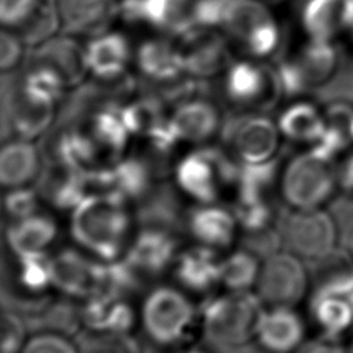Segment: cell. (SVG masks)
Listing matches in <instances>:
<instances>
[{"label": "cell", "mask_w": 353, "mask_h": 353, "mask_svg": "<svg viewBox=\"0 0 353 353\" xmlns=\"http://www.w3.org/2000/svg\"><path fill=\"white\" fill-rule=\"evenodd\" d=\"M222 142L240 164H258L277 157L280 130L265 114L240 113L225 119Z\"/></svg>", "instance_id": "8"}, {"label": "cell", "mask_w": 353, "mask_h": 353, "mask_svg": "<svg viewBox=\"0 0 353 353\" xmlns=\"http://www.w3.org/2000/svg\"><path fill=\"white\" fill-rule=\"evenodd\" d=\"M350 254L353 255V233H352V237H350Z\"/></svg>", "instance_id": "54"}, {"label": "cell", "mask_w": 353, "mask_h": 353, "mask_svg": "<svg viewBox=\"0 0 353 353\" xmlns=\"http://www.w3.org/2000/svg\"><path fill=\"white\" fill-rule=\"evenodd\" d=\"M309 283L310 277L301 258L280 250L263 259L255 288L263 305L294 307L306 295Z\"/></svg>", "instance_id": "11"}, {"label": "cell", "mask_w": 353, "mask_h": 353, "mask_svg": "<svg viewBox=\"0 0 353 353\" xmlns=\"http://www.w3.org/2000/svg\"><path fill=\"white\" fill-rule=\"evenodd\" d=\"M277 125L287 139L313 146L324 132V109L312 102H296L280 114Z\"/></svg>", "instance_id": "36"}, {"label": "cell", "mask_w": 353, "mask_h": 353, "mask_svg": "<svg viewBox=\"0 0 353 353\" xmlns=\"http://www.w3.org/2000/svg\"><path fill=\"white\" fill-rule=\"evenodd\" d=\"M338 185L334 160L312 148L290 160L280 179L281 196L294 210L321 208Z\"/></svg>", "instance_id": "3"}, {"label": "cell", "mask_w": 353, "mask_h": 353, "mask_svg": "<svg viewBox=\"0 0 353 353\" xmlns=\"http://www.w3.org/2000/svg\"><path fill=\"white\" fill-rule=\"evenodd\" d=\"M63 32L99 36L105 33L120 4L116 0H55Z\"/></svg>", "instance_id": "24"}, {"label": "cell", "mask_w": 353, "mask_h": 353, "mask_svg": "<svg viewBox=\"0 0 353 353\" xmlns=\"http://www.w3.org/2000/svg\"><path fill=\"white\" fill-rule=\"evenodd\" d=\"M221 26L230 39L255 57L274 52L280 43V30L273 15L258 0H229Z\"/></svg>", "instance_id": "10"}, {"label": "cell", "mask_w": 353, "mask_h": 353, "mask_svg": "<svg viewBox=\"0 0 353 353\" xmlns=\"http://www.w3.org/2000/svg\"><path fill=\"white\" fill-rule=\"evenodd\" d=\"M188 211L183 210L178 193L167 182L156 183L150 192L138 201L135 221L139 228L163 229L179 234L186 230Z\"/></svg>", "instance_id": "21"}, {"label": "cell", "mask_w": 353, "mask_h": 353, "mask_svg": "<svg viewBox=\"0 0 353 353\" xmlns=\"http://www.w3.org/2000/svg\"><path fill=\"white\" fill-rule=\"evenodd\" d=\"M353 0H306L301 8V25L307 39L334 43L350 32Z\"/></svg>", "instance_id": "19"}, {"label": "cell", "mask_w": 353, "mask_h": 353, "mask_svg": "<svg viewBox=\"0 0 353 353\" xmlns=\"http://www.w3.org/2000/svg\"><path fill=\"white\" fill-rule=\"evenodd\" d=\"M305 323L291 306L262 310L254 339L265 353H295L305 339Z\"/></svg>", "instance_id": "16"}, {"label": "cell", "mask_w": 353, "mask_h": 353, "mask_svg": "<svg viewBox=\"0 0 353 353\" xmlns=\"http://www.w3.org/2000/svg\"><path fill=\"white\" fill-rule=\"evenodd\" d=\"M137 65L141 73L152 83L172 81L186 73L181 50L160 39L146 40L139 46Z\"/></svg>", "instance_id": "29"}, {"label": "cell", "mask_w": 353, "mask_h": 353, "mask_svg": "<svg viewBox=\"0 0 353 353\" xmlns=\"http://www.w3.org/2000/svg\"><path fill=\"white\" fill-rule=\"evenodd\" d=\"M21 353H79V347L68 335L40 331L26 339Z\"/></svg>", "instance_id": "44"}, {"label": "cell", "mask_w": 353, "mask_h": 353, "mask_svg": "<svg viewBox=\"0 0 353 353\" xmlns=\"http://www.w3.org/2000/svg\"><path fill=\"white\" fill-rule=\"evenodd\" d=\"M157 174L145 156H130L110 165L112 193L139 201L156 185Z\"/></svg>", "instance_id": "31"}, {"label": "cell", "mask_w": 353, "mask_h": 353, "mask_svg": "<svg viewBox=\"0 0 353 353\" xmlns=\"http://www.w3.org/2000/svg\"><path fill=\"white\" fill-rule=\"evenodd\" d=\"M29 332L51 331L68 336H76L81 330L80 305L74 298L61 295L50 298V301L34 314L23 319Z\"/></svg>", "instance_id": "34"}, {"label": "cell", "mask_w": 353, "mask_h": 353, "mask_svg": "<svg viewBox=\"0 0 353 353\" xmlns=\"http://www.w3.org/2000/svg\"><path fill=\"white\" fill-rule=\"evenodd\" d=\"M279 228L288 251L299 258L317 262L335 250L336 225L321 208L280 214Z\"/></svg>", "instance_id": "9"}, {"label": "cell", "mask_w": 353, "mask_h": 353, "mask_svg": "<svg viewBox=\"0 0 353 353\" xmlns=\"http://www.w3.org/2000/svg\"><path fill=\"white\" fill-rule=\"evenodd\" d=\"M176 353H214L211 349H201V347H189L185 350H179Z\"/></svg>", "instance_id": "53"}, {"label": "cell", "mask_w": 353, "mask_h": 353, "mask_svg": "<svg viewBox=\"0 0 353 353\" xmlns=\"http://www.w3.org/2000/svg\"><path fill=\"white\" fill-rule=\"evenodd\" d=\"M261 259L245 248L232 251L221 262V284L228 291H251L256 285Z\"/></svg>", "instance_id": "40"}, {"label": "cell", "mask_w": 353, "mask_h": 353, "mask_svg": "<svg viewBox=\"0 0 353 353\" xmlns=\"http://www.w3.org/2000/svg\"><path fill=\"white\" fill-rule=\"evenodd\" d=\"M221 262L218 250L197 244L178 254L172 272L176 283L194 294H208L221 284Z\"/></svg>", "instance_id": "22"}, {"label": "cell", "mask_w": 353, "mask_h": 353, "mask_svg": "<svg viewBox=\"0 0 353 353\" xmlns=\"http://www.w3.org/2000/svg\"><path fill=\"white\" fill-rule=\"evenodd\" d=\"M214 352V350H212ZM214 353H265L256 343L252 345L251 342L244 343L241 346L236 347H229V349H222V350H215Z\"/></svg>", "instance_id": "52"}, {"label": "cell", "mask_w": 353, "mask_h": 353, "mask_svg": "<svg viewBox=\"0 0 353 353\" xmlns=\"http://www.w3.org/2000/svg\"><path fill=\"white\" fill-rule=\"evenodd\" d=\"M263 302L251 291H228L208 295L199 306L203 339L211 350H222L251 342Z\"/></svg>", "instance_id": "2"}, {"label": "cell", "mask_w": 353, "mask_h": 353, "mask_svg": "<svg viewBox=\"0 0 353 353\" xmlns=\"http://www.w3.org/2000/svg\"><path fill=\"white\" fill-rule=\"evenodd\" d=\"M0 105L3 141L12 135L30 141L43 135L55 119V103L28 91L15 72H3Z\"/></svg>", "instance_id": "5"}, {"label": "cell", "mask_w": 353, "mask_h": 353, "mask_svg": "<svg viewBox=\"0 0 353 353\" xmlns=\"http://www.w3.org/2000/svg\"><path fill=\"white\" fill-rule=\"evenodd\" d=\"M237 228L233 210L215 203L197 204L188 210L186 232L201 245L218 251L228 248L236 239Z\"/></svg>", "instance_id": "20"}, {"label": "cell", "mask_w": 353, "mask_h": 353, "mask_svg": "<svg viewBox=\"0 0 353 353\" xmlns=\"http://www.w3.org/2000/svg\"><path fill=\"white\" fill-rule=\"evenodd\" d=\"M88 70L98 79L123 76L131 58L127 39L120 33H102L95 36L87 47Z\"/></svg>", "instance_id": "28"}, {"label": "cell", "mask_w": 353, "mask_h": 353, "mask_svg": "<svg viewBox=\"0 0 353 353\" xmlns=\"http://www.w3.org/2000/svg\"><path fill=\"white\" fill-rule=\"evenodd\" d=\"M284 244L279 228V221L274 226L255 233H244L241 237V247L256 255L259 259H266L280 251Z\"/></svg>", "instance_id": "45"}, {"label": "cell", "mask_w": 353, "mask_h": 353, "mask_svg": "<svg viewBox=\"0 0 353 353\" xmlns=\"http://www.w3.org/2000/svg\"><path fill=\"white\" fill-rule=\"evenodd\" d=\"M223 90L233 103L259 110L272 109L284 95L276 69L247 61L228 68Z\"/></svg>", "instance_id": "12"}, {"label": "cell", "mask_w": 353, "mask_h": 353, "mask_svg": "<svg viewBox=\"0 0 353 353\" xmlns=\"http://www.w3.org/2000/svg\"><path fill=\"white\" fill-rule=\"evenodd\" d=\"M69 228L81 250L98 259L112 261L123 256L128 248L132 216L121 196L94 193L72 210Z\"/></svg>", "instance_id": "1"}, {"label": "cell", "mask_w": 353, "mask_h": 353, "mask_svg": "<svg viewBox=\"0 0 353 353\" xmlns=\"http://www.w3.org/2000/svg\"><path fill=\"white\" fill-rule=\"evenodd\" d=\"M194 3L196 0H123L119 12L130 22L148 23L182 37L196 29Z\"/></svg>", "instance_id": "13"}, {"label": "cell", "mask_w": 353, "mask_h": 353, "mask_svg": "<svg viewBox=\"0 0 353 353\" xmlns=\"http://www.w3.org/2000/svg\"><path fill=\"white\" fill-rule=\"evenodd\" d=\"M15 273L11 279L15 285L3 283L1 295L10 296H41L52 285L51 256L46 254H34L15 258Z\"/></svg>", "instance_id": "35"}, {"label": "cell", "mask_w": 353, "mask_h": 353, "mask_svg": "<svg viewBox=\"0 0 353 353\" xmlns=\"http://www.w3.org/2000/svg\"><path fill=\"white\" fill-rule=\"evenodd\" d=\"M57 233L55 221L50 215L36 212L30 216L11 221L6 229V243L15 258L46 254Z\"/></svg>", "instance_id": "27"}, {"label": "cell", "mask_w": 353, "mask_h": 353, "mask_svg": "<svg viewBox=\"0 0 353 353\" xmlns=\"http://www.w3.org/2000/svg\"><path fill=\"white\" fill-rule=\"evenodd\" d=\"M50 256L52 287L62 295L85 299L95 294L98 258H88L76 248H62Z\"/></svg>", "instance_id": "17"}, {"label": "cell", "mask_w": 353, "mask_h": 353, "mask_svg": "<svg viewBox=\"0 0 353 353\" xmlns=\"http://www.w3.org/2000/svg\"><path fill=\"white\" fill-rule=\"evenodd\" d=\"M349 33L353 36V19H352V26H350V32Z\"/></svg>", "instance_id": "56"}, {"label": "cell", "mask_w": 353, "mask_h": 353, "mask_svg": "<svg viewBox=\"0 0 353 353\" xmlns=\"http://www.w3.org/2000/svg\"><path fill=\"white\" fill-rule=\"evenodd\" d=\"M170 125L178 141L189 142H203L222 127L216 106L205 97L178 103L170 116Z\"/></svg>", "instance_id": "25"}, {"label": "cell", "mask_w": 353, "mask_h": 353, "mask_svg": "<svg viewBox=\"0 0 353 353\" xmlns=\"http://www.w3.org/2000/svg\"><path fill=\"white\" fill-rule=\"evenodd\" d=\"M25 43L17 33L3 30L0 36V65L3 72H12V69L22 61Z\"/></svg>", "instance_id": "49"}, {"label": "cell", "mask_w": 353, "mask_h": 353, "mask_svg": "<svg viewBox=\"0 0 353 353\" xmlns=\"http://www.w3.org/2000/svg\"><path fill=\"white\" fill-rule=\"evenodd\" d=\"M338 61L334 43L307 39L276 66L284 95H303L325 85L334 77Z\"/></svg>", "instance_id": "7"}, {"label": "cell", "mask_w": 353, "mask_h": 353, "mask_svg": "<svg viewBox=\"0 0 353 353\" xmlns=\"http://www.w3.org/2000/svg\"><path fill=\"white\" fill-rule=\"evenodd\" d=\"M347 299H349V302H350V303H352V306H353V292L347 296Z\"/></svg>", "instance_id": "55"}, {"label": "cell", "mask_w": 353, "mask_h": 353, "mask_svg": "<svg viewBox=\"0 0 353 353\" xmlns=\"http://www.w3.org/2000/svg\"><path fill=\"white\" fill-rule=\"evenodd\" d=\"M61 19L55 0H40L30 17L17 28V34L29 47H37L61 29Z\"/></svg>", "instance_id": "41"}, {"label": "cell", "mask_w": 353, "mask_h": 353, "mask_svg": "<svg viewBox=\"0 0 353 353\" xmlns=\"http://www.w3.org/2000/svg\"><path fill=\"white\" fill-rule=\"evenodd\" d=\"M39 148L26 139L6 143L0 154V179L6 188H21L37 178L40 172Z\"/></svg>", "instance_id": "30"}, {"label": "cell", "mask_w": 353, "mask_h": 353, "mask_svg": "<svg viewBox=\"0 0 353 353\" xmlns=\"http://www.w3.org/2000/svg\"><path fill=\"white\" fill-rule=\"evenodd\" d=\"M120 108L121 106H112L102 109L87 121L77 124L88 132L101 156L106 157L112 163L119 160L127 145L130 134L121 119Z\"/></svg>", "instance_id": "32"}, {"label": "cell", "mask_w": 353, "mask_h": 353, "mask_svg": "<svg viewBox=\"0 0 353 353\" xmlns=\"http://www.w3.org/2000/svg\"><path fill=\"white\" fill-rule=\"evenodd\" d=\"M199 316V309L172 285H156L143 298L141 324L156 346H174L183 341Z\"/></svg>", "instance_id": "4"}, {"label": "cell", "mask_w": 353, "mask_h": 353, "mask_svg": "<svg viewBox=\"0 0 353 353\" xmlns=\"http://www.w3.org/2000/svg\"><path fill=\"white\" fill-rule=\"evenodd\" d=\"M324 132L320 141L310 146L325 157L335 159L345 150L353 149V105L335 101L324 109Z\"/></svg>", "instance_id": "33"}, {"label": "cell", "mask_w": 353, "mask_h": 353, "mask_svg": "<svg viewBox=\"0 0 353 353\" xmlns=\"http://www.w3.org/2000/svg\"><path fill=\"white\" fill-rule=\"evenodd\" d=\"M182 39L183 47L181 52L185 72L190 76L199 80L207 79L232 65L226 41L219 34L197 28L182 36Z\"/></svg>", "instance_id": "18"}, {"label": "cell", "mask_w": 353, "mask_h": 353, "mask_svg": "<svg viewBox=\"0 0 353 353\" xmlns=\"http://www.w3.org/2000/svg\"><path fill=\"white\" fill-rule=\"evenodd\" d=\"M40 0H0V19L4 26L18 28L34 11Z\"/></svg>", "instance_id": "48"}, {"label": "cell", "mask_w": 353, "mask_h": 353, "mask_svg": "<svg viewBox=\"0 0 353 353\" xmlns=\"http://www.w3.org/2000/svg\"><path fill=\"white\" fill-rule=\"evenodd\" d=\"M39 193L36 189L21 186L12 188L4 197V210L11 221L30 216L39 208Z\"/></svg>", "instance_id": "47"}, {"label": "cell", "mask_w": 353, "mask_h": 353, "mask_svg": "<svg viewBox=\"0 0 353 353\" xmlns=\"http://www.w3.org/2000/svg\"><path fill=\"white\" fill-rule=\"evenodd\" d=\"M29 330L25 320L15 312L3 309L1 316V353H21Z\"/></svg>", "instance_id": "46"}, {"label": "cell", "mask_w": 353, "mask_h": 353, "mask_svg": "<svg viewBox=\"0 0 353 353\" xmlns=\"http://www.w3.org/2000/svg\"><path fill=\"white\" fill-rule=\"evenodd\" d=\"M28 62L41 63L55 70L66 85H80L88 70L85 48L76 40L61 36L52 37L33 48Z\"/></svg>", "instance_id": "23"}, {"label": "cell", "mask_w": 353, "mask_h": 353, "mask_svg": "<svg viewBox=\"0 0 353 353\" xmlns=\"http://www.w3.org/2000/svg\"><path fill=\"white\" fill-rule=\"evenodd\" d=\"M339 186L346 192L353 193V149L345 159L339 170Z\"/></svg>", "instance_id": "51"}, {"label": "cell", "mask_w": 353, "mask_h": 353, "mask_svg": "<svg viewBox=\"0 0 353 353\" xmlns=\"http://www.w3.org/2000/svg\"><path fill=\"white\" fill-rule=\"evenodd\" d=\"M74 342L79 353H148L131 334L81 330L74 336Z\"/></svg>", "instance_id": "42"}, {"label": "cell", "mask_w": 353, "mask_h": 353, "mask_svg": "<svg viewBox=\"0 0 353 353\" xmlns=\"http://www.w3.org/2000/svg\"><path fill=\"white\" fill-rule=\"evenodd\" d=\"M83 330L97 332L130 334L135 312L124 298L92 295L80 303Z\"/></svg>", "instance_id": "26"}, {"label": "cell", "mask_w": 353, "mask_h": 353, "mask_svg": "<svg viewBox=\"0 0 353 353\" xmlns=\"http://www.w3.org/2000/svg\"><path fill=\"white\" fill-rule=\"evenodd\" d=\"M310 313L327 338H335L353 325V306L346 296L313 294Z\"/></svg>", "instance_id": "38"}, {"label": "cell", "mask_w": 353, "mask_h": 353, "mask_svg": "<svg viewBox=\"0 0 353 353\" xmlns=\"http://www.w3.org/2000/svg\"><path fill=\"white\" fill-rule=\"evenodd\" d=\"M313 294L349 296L353 292V255L334 250L316 262Z\"/></svg>", "instance_id": "37"}, {"label": "cell", "mask_w": 353, "mask_h": 353, "mask_svg": "<svg viewBox=\"0 0 353 353\" xmlns=\"http://www.w3.org/2000/svg\"><path fill=\"white\" fill-rule=\"evenodd\" d=\"M40 199L57 210H73L90 194L87 170L70 163L43 164L36 178V188Z\"/></svg>", "instance_id": "15"}, {"label": "cell", "mask_w": 353, "mask_h": 353, "mask_svg": "<svg viewBox=\"0 0 353 353\" xmlns=\"http://www.w3.org/2000/svg\"><path fill=\"white\" fill-rule=\"evenodd\" d=\"M295 353H345L343 349L331 341L327 339H316L303 343Z\"/></svg>", "instance_id": "50"}, {"label": "cell", "mask_w": 353, "mask_h": 353, "mask_svg": "<svg viewBox=\"0 0 353 353\" xmlns=\"http://www.w3.org/2000/svg\"><path fill=\"white\" fill-rule=\"evenodd\" d=\"M239 170L240 163L230 153L221 148H201L176 164V186L199 204H212L222 188H236Z\"/></svg>", "instance_id": "6"}, {"label": "cell", "mask_w": 353, "mask_h": 353, "mask_svg": "<svg viewBox=\"0 0 353 353\" xmlns=\"http://www.w3.org/2000/svg\"><path fill=\"white\" fill-rule=\"evenodd\" d=\"M121 119L130 134L148 138L161 128L168 117L165 116V103L152 92H146L120 108Z\"/></svg>", "instance_id": "39"}, {"label": "cell", "mask_w": 353, "mask_h": 353, "mask_svg": "<svg viewBox=\"0 0 353 353\" xmlns=\"http://www.w3.org/2000/svg\"><path fill=\"white\" fill-rule=\"evenodd\" d=\"M233 214L243 233H255L277 223L279 215L269 199L240 200L236 199Z\"/></svg>", "instance_id": "43"}, {"label": "cell", "mask_w": 353, "mask_h": 353, "mask_svg": "<svg viewBox=\"0 0 353 353\" xmlns=\"http://www.w3.org/2000/svg\"><path fill=\"white\" fill-rule=\"evenodd\" d=\"M178 234L154 228H139L124 258L143 277H157L174 266L178 256Z\"/></svg>", "instance_id": "14"}]
</instances>
